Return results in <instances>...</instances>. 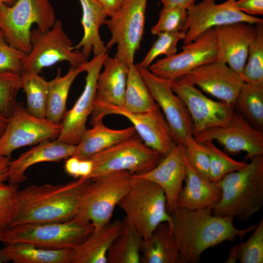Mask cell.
<instances>
[{"label":"cell","instance_id":"6da1fadb","mask_svg":"<svg viewBox=\"0 0 263 263\" xmlns=\"http://www.w3.org/2000/svg\"><path fill=\"white\" fill-rule=\"evenodd\" d=\"M169 225L177 245L181 263L200 262L202 253L209 248L223 242L241 240L256 226L253 225L239 229L233 224L234 218L220 216L211 208L191 210L176 207L169 214Z\"/></svg>","mask_w":263,"mask_h":263},{"label":"cell","instance_id":"7a4b0ae2","mask_svg":"<svg viewBox=\"0 0 263 263\" xmlns=\"http://www.w3.org/2000/svg\"><path fill=\"white\" fill-rule=\"evenodd\" d=\"M91 180L79 178L65 184L31 185L18 190L15 213L10 226L72 219Z\"/></svg>","mask_w":263,"mask_h":263},{"label":"cell","instance_id":"3957f363","mask_svg":"<svg viewBox=\"0 0 263 263\" xmlns=\"http://www.w3.org/2000/svg\"><path fill=\"white\" fill-rule=\"evenodd\" d=\"M244 168L225 175L218 182L222 190L213 214L246 221L263 207V155L249 159Z\"/></svg>","mask_w":263,"mask_h":263},{"label":"cell","instance_id":"277c9868","mask_svg":"<svg viewBox=\"0 0 263 263\" xmlns=\"http://www.w3.org/2000/svg\"><path fill=\"white\" fill-rule=\"evenodd\" d=\"M91 179L75 217L91 223L97 230L111 221L114 208L132 187L134 177L129 171H119Z\"/></svg>","mask_w":263,"mask_h":263},{"label":"cell","instance_id":"5b68a950","mask_svg":"<svg viewBox=\"0 0 263 263\" xmlns=\"http://www.w3.org/2000/svg\"><path fill=\"white\" fill-rule=\"evenodd\" d=\"M132 187L118 203L125 220L138 231L143 239L148 238L159 225L171 218L167 209L163 190L156 184L133 174Z\"/></svg>","mask_w":263,"mask_h":263},{"label":"cell","instance_id":"8992f818","mask_svg":"<svg viewBox=\"0 0 263 263\" xmlns=\"http://www.w3.org/2000/svg\"><path fill=\"white\" fill-rule=\"evenodd\" d=\"M56 20L50 0H17L11 6H0V29L6 41L27 54L31 49L32 26L45 32Z\"/></svg>","mask_w":263,"mask_h":263},{"label":"cell","instance_id":"52a82bcc","mask_svg":"<svg viewBox=\"0 0 263 263\" xmlns=\"http://www.w3.org/2000/svg\"><path fill=\"white\" fill-rule=\"evenodd\" d=\"M92 224L74 217L62 222L25 224L5 229L2 242H22L50 249H73L93 232Z\"/></svg>","mask_w":263,"mask_h":263},{"label":"cell","instance_id":"ba28073f","mask_svg":"<svg viewBox=\"0 0 263 263\" xmlns=\"http://www.w3.org/2000/svg\"><path fill=\"white\" fill-rule=\"evenodd\" d=\"M30 42L31 50L22 61V72L39 74L44 68L60 61H67L74 67H80L88 61L81 51L74 49L59 19L46 32L38 28L31 30Z\"/></svg>","mask_w":263,"mask_h":263},{"label":"cell","instance_id":"9c48e42d","mask_svg":"<svg viewBox=\"0 0 263 263\" xmlns=\"http://www.w3.org/2000/svg\"><path fill=\"white\" fill-rule=\"evenodd\" d=\"M140 139L137 134L91 156L89 159L93 168L86 179H94L119 171L141 175L151 170L164 157Z\"/></svg>","mask_w":263,"mask_h":263},{"label":"cell","instance_id":"30bf717a","mask_svg":"<svg viewBox=\"0 0 263 263\" xmlns=\"http://www.w3.org/2000/svg\"><path fill=\"white\" fill-rule=\"evenodd\" d=\"M147 0H126L119 9L104 24L110 30L111 37L107 49L115 44V57L129 66L134 63V58L140 49L144 33Z\"/></svg>","mask_w":263,"mask_h":263},{"label":"cell","instance_id":"8fae6325","mask_svg":"<svg viewBox=\"0 0 263 263\" xmlns=\"http://www.w3.org/2000/svg\"><path fill=\"white\" fill-rule=\"evenodd\" d=\"M109 114L120 115L127 118L133 125L138 135L150 148L163 157L177 145L174 141L169 125L159 106L151 111L140 113L128 112L122 106L95 101L91 114V124L103 120Z\"/></svg>","mask_w":263,"mask_h":263},{"label":"cell","instance_id":"7c38bea8","mask_svg":"<svg viewBox=\"0 0 263 263\" xmlns=\"http://www.w3.org/2000/svg\"><path fill=\"white\" fill-rule=\"evenodd\" d=\"M61 131V123L36 117L27 111L22 103L18 102L0 137V155L10 157L20 148L56 139Z\"/></svg>","mask_w":263,"mask_h":263},{"label":"cell","instance_id":"4fadbf2b","mask_svg":"<svg viewBox=\"0 0 263 263\" xmlns=\"http://www.w3.org/2000/svg\"><path fill=\"white\" fill-rule=\"evenodd\" d=\"M137 67L154 100L163 111L174 141L184 146L187 138L193 136V122L186 104L172 89V81L155 75L148 68Z\"/></svg>","mask_w":263,"mask_h":263},{"label":"cell","instance_id":"5bb4252c","mask_svg":"<svg viewBox=\"0 0 263 263\" xmlns=\"http://www.w3.org/2000/svg\"><path fill=\"white\" fill-rule=\"evenodd\" d=\"M173 92L186 104L193 126V136L209 128L227 126L235 113L234 105L206 96L195 86L180 79L171 83Z\"/></svg>","mask_w":263,"mask_h":263},{"label":"cell","instance_id":"9a60e30c","mask_svg":"<svg viewBox=\"0 0 263 263\" xmlns=\"http://www.w3.org/2000/svg\"><path fill=\"white\" fill-rule=\"evenodd\" d=\"M182 51L157 60L149 66L155 75L173 81L204 64L216 60L217 50L213 28L182 47Z\"/></svg>","mask_w":263,"mask_h":263},{"label":"cell","instance_id":"2e32d148","mask_svg":"<svg viewBox=\"0 0 263 263\" xmlns=\"http://www.w3.org/2000/svg\"><path fill=\"white\" fill-rule=\"evenodd\" d=\"M107 52L94 56L85 64L87 75L82 93L72 108L67 111L61 122L57 140L76 145L86 130V122L92 114L96 96L97 81Z\"/></svg>","mask_w":263,"mask_h":263},{"label":"cell","instance_id":"e0dca14e","mask_svg":"<svg viewBox=\"0 0 263 263\" xmlns=\"http://www.w3.org/2000/svg\"><path fill=\"white\" fill-rule=\"evenodd\" d=\"M235 0H226L217 4L215 0H202L188 7L183 45L191 42L205 31L217 26L236 22L253 25L263 23L262 19L234 8L232 3Z\"/></svg>","mask_w":263,"mask_h":263},{"label":"cell","instance_id":"ac0fdd59","mask_svg":"<svg viewBox=\"0 0 263 263\" xmlns=\"http://www.w3.org/2000/svg\"><path fill=\"white\" fill-rule=\"evenodd\" d=\"M194 137L200 143L216 141L231 153L244 151L249 159L263 155V131L236 112L227 126L209 128Z\"/></svg>","mask_w":263,"mask_h":263},{"label":"cell","instance_id":"d6986e66","mask_svg":"<svg viewBox=\"0 0 263 263\" xmlns=\"http://www.w3.org/2000/svg\"><path fill=\"white\" fill-rule=\"evenodd\" d=\"M178 79L233 105L244 83L239 73L226 63L218 60L201 65Z\"/></svg>","mask_w":263,"mask_h":263},{"label":"cell","instance_id":"ffe728a7","mask_svg":"<svg viewBox=\"0 0 263 263\" xmlns=\"http://www.w3.org/2000/svg\"><path fill=\"white\" fill-rule=\"evenodd\" d=\"M254 25L246 22L225 24L213 28L216 60L223 62L241 75L249 45L255 33Z\"/></svg>","mask_w":263,"mask_h":263},{"label":"cell","instance_id":"44dd1931","mask_svg":"<svg viewBox=\"0 0 263 263\" xmlns=\"http://www.w3.org/2000/svg\"><path fill=\"white\" fill-rule=\"evenodd\" d=\"M135 176L151 181L161 188L169 214L176 208L179 194L186 176L184 147L177 144L151 170Z\"/></svg>","mask_w":263,"mask_h":263},{"label":"cell","instance_id":"7402d4cb","mask_svg":"<svg viewBox=\"0 0 263 263\" xmlns=\"http://www.w3.org/2000/svg\"><path fill=\"white\" fill-rule=\"evenodd\" d=\"M76 145L57 139L43 141L11 161L8 172V183L19 185L26 180L25 172L33 165L42 162H58L73 156Z\"/></svg>","mask_w":263,"mask_h":263},{"label":"cell","instance_id":"603a6c76","mask_svg":"<svg viewBox=\"0 0 263 263\" xmlns=\"http://www.w3.org/2000/svg\"><path fill=\"white\" fill-rule=\"evenodd\" d=\"M186 163L185 185L179 194L176 207L191 210L212 208L221 197L218 182L211 181L202 176L190 165L186 158Z\"/></svg>","mask_w":263,"mask_h":263},{"label":"cell","instance_id":"cb8c5ba5","mask_svg":"<svg viewBox=\"0 0 263 263\" xmlns=\"http://www.w3.org/2000/svg\"><path fill=\"white\" fill-rule=\"evenodd\" d=\"M98 75L96 101L123 106L129 66L117 57H105Z\"/></svg>","mask_w":263,"mask_h":263},{"label":"cell","instance_id":"d4e9b609","mask_svg":"<svg viewBox=\"0 0 263 263\" xmlns=\"http://www.w3.org/2000/svg\"><path fill=\"white\" fill-rule=\"evenodd\" d=\"M123 221H111L73 248L72 263H107V253L121 231Z\"/></svg>","mask_w":263,"mask_h":263},{"label":"cell","instance_id":"484cf974","mask_svg":"<svg viewBox=\"0 0 263 263\" xmlns=\"http://www.w3.org/2000/svg\"><path fill=\"white\" fill-rule=\"evenodd\" d=\"M92 126L83 134L73 156L88 159L138 134L133 126L121 130L112 129L106 127L102 120Z\"/></svg>","mask_w":263,"mask_h":263},{"label":"cell","instance_id":"4316f807","mask_svg":"<svg viewBox=\"0 0 263 263\" xmlns=\"http://www.w3.org/2000/svg\"><path fill=\"white\" fill-rule=\"evenodd\" d=\"M82 8L81 23L83 36L75 46V50H79L88 58L92 51L94 56L107 52V48L99 35V30L104 24L108 17L97 0H78Z\"/></svg>","mask_w":263,"mask_h":263},{"label":"cell","instance_id":"83f0119b","mask_svg":"<svg viewBox=\"0 0 263 263\" xmlns=\"http://www.w3.org/2000/svg\"><path fill=\"white\" fill-rule=\"evenodd\" d=\"M72 257L73 249H50L22 242L6 244L0 249L2 263H72Z\"/></svg>","mask_w":263,"mask_h":263},{"label":"cell","instance_id":"f1b7e54d","mask_svg":"<svg viewBox=\"0 0 263 263\" xmlns=\"http://www.w3.org/2000/svg\"><path fill=\"white\" fill-rule=\"evenodd\" d=\"M141 263H181L175 239L169 225H159L141 247Z\"/></svg>","mask_w":263,"mask_h":263},{"label":"cell","instance_id":"f546056e","mask_svg":"<svg viewBox=\"0 0 263 263\" xmlns=\"http://www.w3.org/2000/svg\"><path fill=\"white\" fill-rule=\"evenodd\" d=\"M86 63L79 67L71 66L67 73L61 75L58 69L56 76L48 81L46 116L47 119L60 123L67 110L66 102L70 88L79 74L85 72Z\"/></svg>","mask_w":263,"mask_h":263},{"label":"cell","instance_id":"4dcf8cb0","mask_svg":"<svg viewBox=\"0 0 263 263\" xmlns=\"http://www.w3.org/2000/svg\"><path fill=\"white\" fill-rule=\"evenodd\" d=\"M121 231L107 253V263H141L142 238L136 229L123 219Z\"/></svg>","mask_w":263,"mask_h":263},{"label":"cell","instance_id":"1f68e13d","mask_svg":"<svg viewBox=\"0 0 263 263\" xmlns=\"http://www.w3.org/2000/svg\"><path fill=\"white\" fill-rule=\"evenodd\" d=\"M234 107L252 127L263 131V83L244 82Z\"/></svg>","mask_w":263,"mask_h":263},{"label":"cell","instance_id":"d6a6232c","mask_svg":"<svg viewBox=\"0 0 263 263\" xmlns=\"http://www.w3.org/2000/svg\"><path fill=\"white\" fill-rule=\"evenodd\" d=\"M139 71L136 64L129 66L123 106L135 113L147 112L158 107Z\"/></svg>","mask_w":263,"mask_h":263},{"label":"cell","instance_id":"836d02e7","mask_svg":"<svg viewBox=\"0 0 263 263\" xmlns=\"http://www.w3.org/2000/svg\"><path fill=\"white\" fill-rule=\"evenodd\" d=\"M21 84L26 95V110L31 114L45 118L48 92V81L34 72H23Z\"/></svg>","mask_w":263,"mask_h":263},{"label":"cell","instance_id":"e575fe53","mask_svg":"<svg viewBox=\"0 0 263 263\" xmlns=\"http://www.w3.org/2000/svg\"><path fill=\"white\" fill-rule=\"evenodd\" d=\"M244 243L234 245L230 249L226 263H263V219Z\"/></svg>","mask_w":263,"mask_h":263},{"label":"cell","instance_id":"d590c367","mask_svg":"<svg viewBox=\"0 0 263 263\" xmlns=\"http://www.w3.org/2000/svg\"><path fill=\"white\" fill-rule=\"evenodd\" d=\"M255 25V35L241 76L244 82L259 84L263 83V23Z\"/></svg>","mask_w":263,"mask_h":263},{"label":"cell","instance_id":"8d00e7d4","mask_svg":"<svg viewBox=\"0 0 263 263\" xmlns=\"http://www.w3.org/2000/svg\"><path fill=\"white\" fill-rule=\"evenodd\" d=\"M208 148L210 155L209 179L218 182L226 174L239 170L247 163L236 161L218 148L212 141L203 142Z\"/></svg>","mask_w":263,"mask_h":263},{"label":"cell","instance_id":"74e56055","mask_svg":"<svg viewBox=\"0 0 263 263\" xmlns=\"http://www.w3.org/2000/svg\"><path fill=\"white\" fill-rule=\"evenodd\" d=\"M186 32L183 31L172 33H162L158 37L143 60L136 65L140 68H148L154 60L158 56L166 57L177 53V45L180 40H183Z\"/></svg>","mask_w":263,"mask_h":263},{"label":"cell","instance_id":"f35d334b","mask_svg":"<svg viewBox=\"0 0 263 263\" xmlns=\"http://www.w3.org/2000/svg\"><path fill=\"white\" fill-rule=\"evenodd\" d=\"M21 89L20 75L0 72V112L8 118L18 103L17 96Z\"/></svg>","mask_w":263,"mask_h":263},{"label":"cell","instance_id":"ab89813d","mask_svg":"<svg viewBox=\"0 0 263 263\" xmlns=\"http://www.w3.org/2000/svg\"><path fill=\"white\" fill-rule=\"evenodd\" d=\"M184 147L188 163L202 176L209 179L210 155L208 147L196 141L193 135L187 138Z\"/></svg>","mask_w":263,"mask_h":263},{"label":"cell","instance_id":"60d3db41","mask_svg":"<svg viewBox=\"0 0 263 263\" xmlns=\"http://www.w3.org/2000/svg\"><path fill=\"white\" fill-rule=\"evenodd\" d=\"M187 10L181 8H163L156 24L151 29L154 35L162 33L186 32Z\"/></svg>","mask_w":263,"mask_h":263},{"label":"cell","instance_id":"b9f144b4","mask_svg":"<svg viewBox=\"0 0 263 263\" xmlns=\"http://www.w3.org/2000/svg\"><path fill=\"white\" fill-rule=\"evenodd\" d=\"M19 185L0 182V229L11 226L16 206Z\"/></svg>","mask_w":263,"mask_h":263},{"label":"cell","instance_id":"7bdbcfd3","mask_svg":"<svg viewBox=\"0 0 263 263\" xmlns=\"http://www.w3.org/2000/svg\"><path fill=\"white\" fill-rule=\"evenodd\" d=\"M27 53L10 45L0 29V72H10L21 75L22 61Z\"/></svg>","mask_w":263,"mask_h":263},{"label":"cell","instance_id":"ee69618b","mask_svg":"<svg viewBox=\"0 0 263 263\" xmlns=\"http://www.w3.org/2000/svg\"><path fill=\"white\" fill-rule=\"evenodd\" d=\"M232 6L249 16L263 14V0H236Z\"/></svg>","mask_w":263,"mask_h":263},{"label":"cell","instance_id":"f6af8a7d","mask_svg":"<svg viewBox=\"0 0 263 263\" xmlns=\"http://www.w3.org/2000/svg\"><path fill=\"white\" fill-rule=\"evenodd\" d=\"M80 159L75 156L67 158L64 165L65 171L75 178H80Z\"/></svg>","mask_w":263,"mask_h":263},{"label":"cell","instance_id":"bcb514c9","mask_svg":"<svg viewBox=\"0 0 263 263\" xmlns=\"http://www.w3.org/2000/svg\"><path fill=\"white\" fill-rule=\"evenodd\" d=\"M110 17L116 12L126 0H97Z\"/></svg>","mask_w":263,"mask_h":263},{"label":"cell","instance_id":"7dc6e473","mask_svg":"<svg viewBox=\"0 0 263 263\" xmlns=\"http://www.w3.org/2000/svg\"><path fill=\"white\" fill-rule=\"evenodd\" d=\"M196 0H161L164 8H181L187 9Z\"/></svg>","mask_w":263,"mask_h":263},{"label":"cell","instance_id":"c3c4849f","mask_svg":"<svg viewBox=\"0 0 263 263\" xmlns=\"http://www.w3.org/2000/svg\"><path fill=\"white\" fill-rule=\"evenodd\" d=\"M10 162V157L0 155V182H5L7 181Z\"/></svg>","mask_w":263,"mask_h":263},{"label":"cell","instance_id":"681fc988","mask_svg":"<svg viewBox=\"0 0 263 263\" xmlns=\"http://www.w3.org/2000/svg\"><path fill=\"white\" fill-rule=\"evenodd\" d=\"M8 121V117L0 112V137L5 130Z\"/></svg>","mask_w":263,"mask_h":263},{"label":"cell","instance_id":"f907efd6","mask_svg":"<svg viewBox=\"0 0 263 263\" xmlns=\"http://www.w3.org/2000/svg\"><path fill=\"white\" fill-rule=\"evenodd\" d=\"M17 0H0V6L3 4L13 5Z\"/></svg>","mask_w":263,"mask_h":263},{"label":"cell","instance_id":"816d5d0a","mask_svg":"<svg viewBox=\"0 0 263 263\" xmlns=\"http://www.w3.org/2000/svg\"><path fill=\"white\" fill-rule=\"evenodd\" d=\"M5 229H0V242H2L3 234ZM2 262L0 257V263H2Z\"/></svg>","mask_w":263,"mask_h":263}]
</instances>
